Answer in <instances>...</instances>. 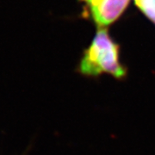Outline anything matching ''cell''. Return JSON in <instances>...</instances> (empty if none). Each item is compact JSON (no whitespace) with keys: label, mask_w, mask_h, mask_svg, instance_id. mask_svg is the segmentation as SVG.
Segmentation results:
<instances>
[{"label":"cell","mask_w":155,"mask_h":155,"mask_svg":"<svg viewBox=\"0 0 155 155\" xmlns=\"http://www.w3.org/2000/svg\"><path fill=\"white\" fill-rule=\"evenodd\" d=\"M78 72L86 77L108 74L116 79H122L127 76V68L120 59V46L104 28H100L84 50Z\"/></svg>","instance_id":"6da1fadb"},{"label":"cell","mask_w":155,"mask_h":155,"mask_svg":"<svg viewBox=\"0 0 155 155\" xmlns=\"http://www.w3.org/2000/svg\"><path fill=\"white\" fill-rule=\"evenodd\" d=\"M135 3L145 15L155 23V0H138Z\"/></svg>","instance_id":"3957f363"},{"label":"cell","mask_w":155,"mask_h":155,"mask_svg":"<svg viewBox=\"0 0 155 155\" xmlns=\"http://www.w3.org/2000/svg\"><path fill=\"white\" fill-rule=\"evenodd\" d=\"M137 1H138V0H135V2H137Z\"/></svg>","instance_id":"5b68a950"},{"label":"cell","mask_w":155,"mask_h":155,"mask_svg":"<svg viewBox=\"0 0 155 155\" xmlns=\"http://www.w3.org/2000/svg\"><path fill=\"white\" fill-rule=\"evenodd\" d=\"M129 0H99L89 10L100 28L111 24L123 13Z\"/></svg>","instance_id":"7a4b0ae2"},{"label":"cell","mask_w":155,"mask_h":155,"mask_svg":"<svg viewBox=\"0 0 155 155\" xmlns=\"http://www.w3.org/2000/svg\"><path fill=\"white\" fill-rule=\"evenodd\" d=\"M98 1H99V0H84V2L86 4L88 9H90L91 7H92L94 5H96Z\"/></svg>","instance_id":"277c9868"}]
</instances>
